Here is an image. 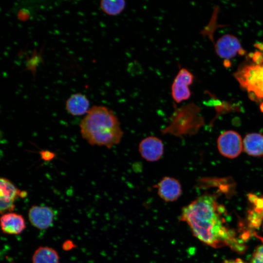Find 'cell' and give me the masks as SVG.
I'll return each instance as SVG.
<instances>
[{"mask_svg": "<svg viewBox=\"0 0 263 263\" xmlns=\"http://www.w3.org/2000/svg\"><path fill=\"white\" fill-rule=\"evenodd\" d=\"M225 212L214 195L206 193L184 207L179 220L186 223L194 236L204 243L215 248L228 246L243 252L245 246L226 225Z\"/></svg>", "mask_w": 263, "mask_h": 263, "instance_id": "6da1fadb", "label": "cell"}, {"mask_svg": "<svg viewBox=\"0 0 263 263\" xmlns=\"http://www.w3.org/2000/svg\"><path fill=\"white\" fill-rule=\"evenodd\" d=\"M81 136L93 146L109 149L120 142L123 132L113 111L103 106L90 108L80 125Z\"/></svg>", "mask_w": 263, "mask_h": 263, "instance_id": "7a4b0ae2", "label": "cell"}, {"mask_svg": "<svg viewBox=\"0 0 263 263\" xmlns=\"http://www.w3.org/2000/svg\"><path fill=\"white\" fill-rule=\"evenodd\" d=\"M241 85L258 98H263V65L246 66L235 75Z\"/></svg>", "mask_w": 263, "mask_h": 263, "instance_id": "3957f363", "label": "cell"}, {"mask_svg": "<svg viewBox=\"0 0 263 263\" xmlns=\"http://www.w3.org/2000/svg\"><path fill=\"white\" fill-rule=\"evenodd\" d=\"M194 76L187 69H180L171 86V94L173 100L177 103L188 99L191 96L189 86L192 83Z\"/></svg>", "mask_w": 263, "mask_h": 263, "instance_id": "277c9868", "label": "cell"}, {"mask_svg": "<svg viewBox=\"0 0 263 263\" xmlns=\"http://www.w3.org/2000/svg\"><path fill=\"white\" fill-rule=\"evenodd\" d=\"M241 136L233 131H226L222 133L218 139V148L224 156L234 158L241 153L243 148Z\"/></svg>", "mask_w": 263, "mask_h": 263, "instance_id": "5b68a950", "label": "cell"}, {"mask_svg": "<svg viewBox=\"0 0 263 263\" xmlns=\"http://www.w3.org/2000/svg\"><path fill=\"white\" fill-rule=\"evenodd\" d=\"M26 195L8 179H0V210L1 213L11 211L15 207L14 202L19 196Z\"/></svg>", "mask_w": 263, "mask_h": 263, "instance_id": "8992f818", "label": "cell"}, {"mask_svg": "<svg viewBox=\"0 0 263 263\" xmlns=\"http://www.w3.org/2000/svg\"><path fill=\"white\" fill-rule=\"evenodd\" d=\"M141 156L149 162H155L163 156L164 151L162 141L155 136H148L141 141L139 144Z\"/></svg>", "mask_w": 263, "mask_h": 263, "instance_id": "52a82bcc", "label": "cell"}, {"mask_svg": "<svg viewBox=\"0 0 263 263\" xmlns=\"http://www.w3.org/2000/svg\"><path fill=\"white\" fill-rule=\"evenodd\" d=\"M157 194L160 198L166 202L176 201L181 195L182 186L176 179L165 176L155 185Z\"/></svg>", "mask_w": 263, "mask_h": 263, "instance_id": "ba28073f", "label": "cell"}, {"mask_svg": "<svg viewBox=\"0 0 263 263\" xmlns=\"http://www.w3.org/2000/svg\"><path fill=\"white\" fill-rule=\"evenodd\" d=\"M28 217L34 226L43 230L49 228L52 225L55 213L49 207L33 206L29 210Z\"/></svg>", "mask_w": 263, "mask_h": 263, "instance_id": "9c48e42d", "label": "cell"}, {"mask_svg": "<svg viewBox=\"0 0 263 263\" xmlns=\"http://www.w3.org/2000/svg\"><path fill=\"white\" fill-rule=\"evenodd\" d=\"M241 49L239 40L231 35L222 36L215 45V49L218 56L226 59L235 56Z\"/></svg>", "mask_w": 263, "mask_h": 263, "instance_id": "30bf717a", "label": "cell"}, {"mask_svg": "<svg viewBox=\"0 0 263 263\" xmlns=\"http://www.w3.org/2000/svg\"><path fill=\"white\" fill-rule=\"evenodd\" d=\"M0 225L3 233L12 235L21 233L26 227L22 216L14 212L3 214L0 217Z\"/></svg>", "mask_w": 263, "mask_h": 263, "instance_id": "8fae6325", "label": "cell"}, {"mask_svg": "<svg viewBox=\"0 0 263 263\" xmlns=\"http://www.w3.org/2000/svg\"><path fill=\"white\" fill-rule=\"evenodd\" d=\"M89 106V101L84 94L76 93L68 98L65 107L67 112L72 115L80 116L88 113Z\"/></svg>", "mask_w": 263, "mask_h": 263, "instance_id": "7c38bea8", "label": "cell"}, {"mask_svg": "<svg viewBox=\"0 0 263 263\" xmlns=\"http://www.w3.org/2000/svg\"><path fill=\"white\" fill-rule=\"evenodd\" d=\"M244 150L252 156L263 155V135L260 133H249L245 137L244 142Z\"/></svg>", "mask_w": 263, "mask_h": 263, "instance_id": "4fadbf2b", "label": "cell"}, {"mask_svg": "<svg viewBox=\"0 0 263 263\" xmlns=\"http://www.w3.org/2000/svg\"><path fill=\"white\" fill-rule=\"evenodd\" d=\"M33 263H59V256L54 249L47 246H40L35 252Z\"/></svg>", "mask_w": 263, "mask_h": 263, "instance_id": "5bb4252c", "label": "cell"}, {"mask_svg": "<svg viewBox=\"0 0 263 263\" xmlns=\"http://www.w3.org/2000/svg\"><path fill=\"white\" fill-rule=\"evenodd\" d=\"M126 5V1L123 0H103L100 3L102 11L110 16L119 15L124 10Z\"/></svg>", "mask_w": 263, "mask_h": 263, "instance_id": "9a60e30c", "label": "cell"}, {"mask_svg": "<svg viewBox=\"0 0 263 263\" xmlns=\"http://www.w3.org/2000/svg\"><path fill=\"white\" fill-rule=\"evenodd\" d=\"M251 263H263V244L258 246L255 251Z\"/></svg>", "mask_w": 263, "mask_h": 263, "instance_id": "2e32d148", "label": "cell"}, {"mask_svg": "<svg viewBox=\"0 0 263 263\" xmlns=\"http://www.w3.org/2000/svg\"><path fill=\"white\" fill-rule=\"evenodd\" d=\"M39 154L41 159L44 161H50L55 157V153L48 150H41Z\"/></svg>", "mask_w": 263, "mask_h": 263, "instance_id": "e0dca14e", "label": "cell"}, {"mask_svg": "<svg viewBox=\"0 0 263 263\" xmlns=\"http://www.w3.org/2000/svg\"><path fill=\"white\" fill-rule=\"evenodd\" d=\"M252 58L256 65H263V54L261 51H257L253 53Z\"/></svg>", "mask_w": 263, "mask_h": 263, "instance_id": "ac0fdd59", "label": "cell"}, {"mask_svg": "<svg viewBox=\"0 0 263 263\" xmlns=\"http://www.w3.org/2000/svg\"><path fill=\"white\" fill-rule=\"evenodd\" d=\"M223 263H244L241 259H237L235 260L226 261Z\"/></svg>", "mask_w": 263, "mask_h": 263, "instance_id": "d6986e66", "label": "cell"}, {"mask_svg": "<svg viewBox=\"0 0 263 263\" xmlns=\"http://www.w3.org/2000/svg\"><path fill=\"white\" fill-rule=\"evenodd\" d=\"M254 46L260 50L263 51V43H256L254 44Z\"/></svg>", "mask_w": 263, "mask_h": 263, "instance_id": "ffe728a7", "label": "cell"}, {"mask_svg": "<svg viewBox=\"0 0 263 263\" xmlns=\"http://www.w3.org/2000/svg\"><path fill=\"white\" fill-rule=\"evenodd\" d=\"M224 64L225 67H229L230 66V63L228 59H225Z\"/></svg>", "mask_w": 263, "mask_h": 263, "instance_id": "44dd1931", "label": "cell"}, {"mask_svg": "<svg viewBox=\"0 0 263 263\" xmlns=\"http://www.w3.org/2000/svg\"><path fill=\"white\" fill-rule=\"evenodd\" d=\"M245 53V51L243 50L242 48L240 50V51L238 52V54L240 55H243Z\"/></svg>", "mask_w": 263, "mask_h": 263, "instance_id": "7402d4cb", "label": "cell"}, {"mask_svg": "<svg viewBox=\"0 0 263 263\" xmlns=\"http://www.w3.org/2000/svg\"><path fill=\"white\" fill-rule=\"evenodd\" d=\"M260 108L262 112H263V102L261 104Z\"/></svg>", "mask_w": 263, "mask_h": 263, "instance_id": "603a6c76", "label": "cell"}]
</instances>
